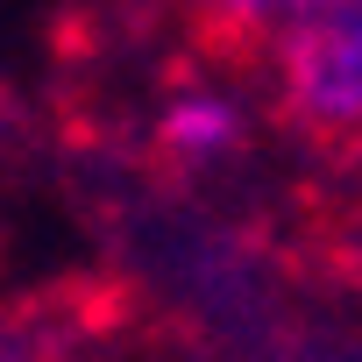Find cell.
<instances>
[{
  "label": "cell",
  "mask_w": 362,
  "mask_h": 362,
  "mask_svg": "<svg viewBox=\"0 0 362 362\" xmlns=\"http://www.w3.org/2000/svg\"><path fill=\"white\" fill-rule=\"evenodd\" d=\"M235 135H242V114H235L228 100H214V93L177 100V107L156 121V149L177 156V163H206V156L235 149Z\"/></svg>",
  "instance_id": "277c9868"
},
{
  "label": "cell",
  "mask_w": 362,
  "mask_h": 362,
  "mask_svg": "<svg viewBox=\"0 0 362 362\" xmlns=\"http://www.w3.org/2000/svg\"><path fill=\"white\" fill-rule=\"evenodd\" d=\"M114 334H128V291L107 277H57L0 298V362H93Z\"/></svg>",
  "instance_id": "7a4b0ae2"
},
{
  "label": "cell",
  "mask_w": 362,
  "mask_h": 362,
  "mask_svg": "<svg viewBox=\"0 0 362 362\" xmlns=\"http://www.w3.org/2000/svg\"><path fill=\"white\" fill-rule=\"evenodd\" d=\"M313 8V0H177V15H185V36L206 64H256L270 57V43Z\"/></svg>",
  "instance_id": "3957f363"
},
{
  "label": "cell",
  "mask_w": 362,
  "mask_h": 362,
  "mask_svg": "<svg viewBox=\"0 0 362 362\" xmlns=\"http://www.w3.org/2000/svg\"><path fill=\"white\" fill-rule=\"evenodd\" d=\"M0 121H15V93H8V78H0Z\"/></svg>",
  "instance_id": "5b68a950"
},
{
  "label": "cell",
  "mask_w": 362,
  "mask_h": 362,
  "mask_svg": "<svg viewBox=\"0 0 362 362\" xmlns=\"http://www.w3.org/2000/svg\"><path fill=\"white\" fill-rule=\"evenodd\" d=\"M277 121L320 163H362V0H313L270 43Z\"/></svg>",
  "instance_id": "6da1fadb"
}]
</instances>
